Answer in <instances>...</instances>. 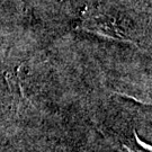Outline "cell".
Wrapping results in <instances>:
<instances>
[{
  "label": "cell",
  "instance_id": "cell-1",
  "mask_svg": "<svg viewBox=\"0 0 152 152\" xmlns=\"http://www.w3.org/2000/svg\"><path fill=\"white\" fill-rule=\"evenodd\" d=\"M83 17V29L114 39L129 41L122 27L117 25L112 14L105 10L104 7H87Z\"/></svg>",
  "mask_w": 152,
  "mask_h": 152
}]
</instances>
